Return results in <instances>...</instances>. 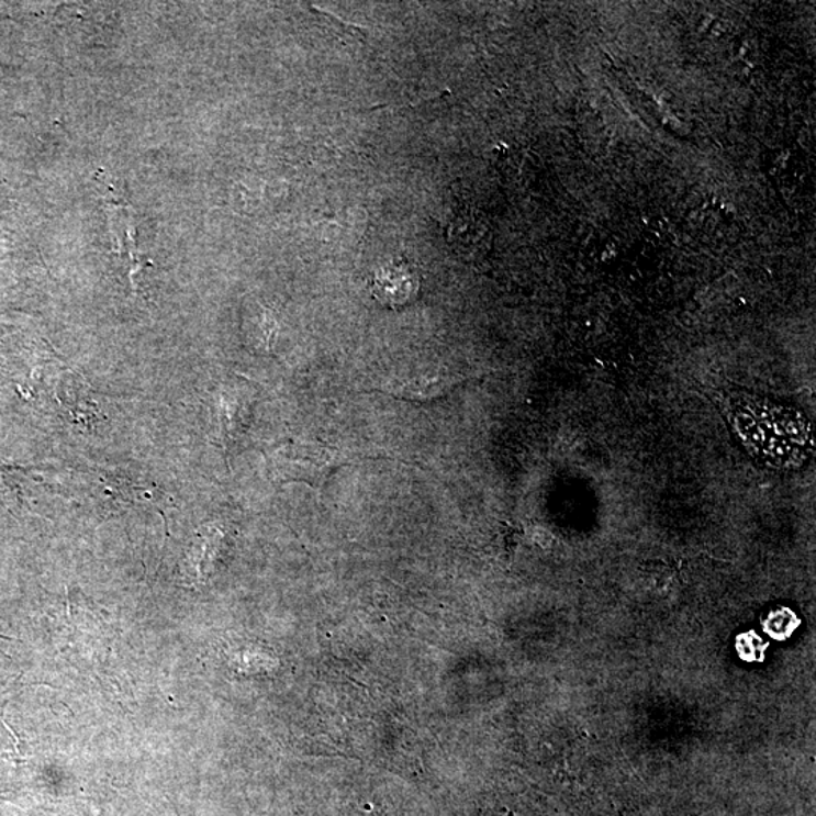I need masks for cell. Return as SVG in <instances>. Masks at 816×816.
Masks as SVG:
<instances>
[{
  "label": "cell",
  "instance_id": "4",
  "mask_svg": "<svg viewBox=\"0 0 816 816\" xmlns=\"http://www.w3.org/2000/svg\"><path fill=\"white\" fill-rule=\"evenodd\" d=\"M739 650H741L742 658L746 659H761L763 657V646L761 638L756 637L754 634H746L739 638Z\"/></svg>",
  "mask_w": 816,
  "mask_h": 816
},
{
  "label": "cell",
  "instance_id": "2",
  "mask_svg": "<svg viewBox=\"0 0 816 816\" xmlns=\"http://www.w3.org/2000/svg\"><path fill=\"white\" fill-rule=\"evenodd\" d=\"M420 291V269L404 257L390 260L373 275L372 295L385 308H404L417 299Z\"/></svg>",
  "mask_w": 816,
  "mask_h": 816
},
{
  "label": "cell",
  "instance_id": "1",
  "mask_svg": "<svg viewBox=\"0 0 816 816\" xmlns=\"http://www.w3.org/2000/svg\"><path fill=\"white\" fill-rule=\"evenodd\" d=\"M727 416L739 439L763 463L787 469L802 465L809 454V424L795 410L735 395L727 401Z\"/></svg>",
  "mask_w": 816,
  "mask_h": 816
},
{
  "label": "cell",
  "instance_id": "3",
  "mask_svg": "<svg viewBox=\"0 0 816 816\" xmlns=\"http://www.w3.org/2000/svg\"><path fill=\"white\" fill-rule=\"evenodd\" d=\"M797 618H795L794 614H792L790 610L782 608L775 611V613L771 614V616L767 618L765 630L771 635V637L783 640V638L790 637L792 630L797 626Z\"/></svg>",
  "mask_w": 816,
  "mask_h": 816
}]
</instances>
